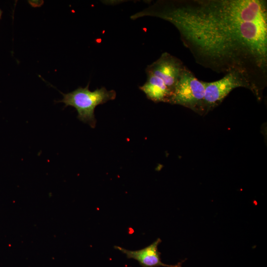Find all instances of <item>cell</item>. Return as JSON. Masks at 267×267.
Wrapping results in <instances>:
<instances>
[{"label": "cell", "instance_id": "obj_1", "mask_svg": "<svg viewBox=\"0 0 267 267\" xmlns=\"http://www.w3.org/2000/svg\"><path fill=\"white\" fill-rule=\"evenodd\" d=\"M166 20L195 61L224 74H243L260 99L267 83L266 0H158L132 15Z\"/></svg>", "mask_w": 267, "mask_h": 267}, {"label": "cell", "instance_id": "obj_2", "mask_svg": "<svg viewBox=\"0 0 267 267\" xmlns=\"http://www.w3.org/2000/svg\"><path fill=\"white\" fill-rule=\"evenodd\" d=\"M89 83L85 88L80 87L70 92L61 93L63 99L57 102L64 103L65 107L68 106L74 107L78 113V119L94 128L96 123L94 115L95 107L115 99L116 92L113 89L107 90L103 87L91 91L89 89Z\"/></svg>", "mask_w": 267, "mask_h": 267}, {"label": "cell", "instance_id": "obj_3", "mask_svg": "<svg viewBox=\"0 0 267 267\" xmlns=\"http://www.w3.org/2000/svg\"><path fill=\"white\" fill-rule=\"evenodd\" d=\"M205 92V82L198 80L186 67L176 85L169 103L203 113Z\"/></svg>", "mask_w": 267, "mask_h": 267}, {"label": "cell", "instance_id": "obj_4", "mask_svg": "<svg viewBox=\"0 0 267 267\" xmlns=\"http://www.w3.org/2000/svg\"><path fill=\"white\" fill-rule=\"evenodd\" d=\"M205 84L204 113L218 106L233 89L237 88H246L254 93L253 88L248 80L243 74L236 71L225 74L219 80L205 82Z\"/></svg>", "mask_w": 267, "mask_h": 267}, {"label": "cell", "instance_id": "obj_5", "mask_svg": "<svg viewBox=\"0 0 267 267\" xmlns=\"http://www.w3.org/2000/svg\"><path fill=\"white\" fill-rule=\"evenodd\" d=\"M185 67L179 58L165 52L157 60L147 66L145 72L158 78L173 94L176 85Z\"/></svg>", "mask_w": 267, "mask_h": 267}, {"label": "cell", "instance_id": "obj_6", "mask_svg": "<svg viewBox=\"0 0 267 267\" xmlns=\"http://www.w3.org/2000/svg\"><path fill=\"white\" fill-rule=\"evenodd\" d=\"M161 242L158 238L148 246L137 250H129L118 246L114 248L125 254L128 258L137 261L143 267H181L182 262L176 265H168L161 261V253L158 249Z\"/></svg>", "mask_w": 267, "mask_h": 267}, {"label": "cell", "instance_id": "obj_7", "mask_svg": "<svg viewBox=\"0 0 267 267\" xmlns=\"http://www.w3.org/2000/svg\"><path fill=\"white\" fill-rule=\"evenodd\" d=\"M146 75V81L139 87V89L145 94L147 98L153 102L169 103L172 94L166 86L153 76Z\"/></svg>", "mask_w": 267, "mask_h": 267}, {"label": "cell", "instance_id": "obj_8", "mask_svg": "<svg viewBox=\"0 0 267 267\" xmlns=\"http://www.w3.org/2000/svg\"><path fill=\"white\" fill-rule=\"evenodd\" d=\"M101 1L107 5H115L127 1L125 0H105Z\"/></svg>", "mask_w": 267, "mask_h": 267}, {"label": "cell", "instance_id": "obj_9", "mask_svg": "<svg viewBox=\"0 0 267 267\" xmlns=\"http://www.w3.org/2000/svg\"><path fill=\"white\" fill-rule=\"evenodd\" d=\"M2 13V12L1 10V9H0V19L1 18Z\"/></svg>", "mask_w": 267, "mask_h": 267}]
</instances>
